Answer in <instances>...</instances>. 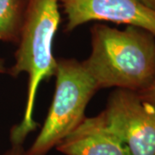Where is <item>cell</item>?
<instances>
[{"label":"cell","mask_w":155,"mask_h":155,"mask_svg":"<svg viewBox=\"0 0 155 155\" xmlns=\"http://www.w3.org/2000/svg\"><path fill=\"white\" fill-rule=\"evenodd\" d=\"M91 52L82 61L98 90L141 91L155 78V36L143 28L123 30L104 24L91 29Z\"/></svg>","instance_id":"obj_1"},{"label":"cell","mask_w":155,"mask_h":155,"mask_svg":"<svg viewBox=\"0 0 155 155\" xmlns=\"http://www.w3.org/2000/svg\"><path fill=\"white\" fill-rule=\"evenodd\" d=\"M27 0H0V41L17 44Z\"/></svg>","instance_id":"obj_7"},{"label":"cell","mask_w":155,"mask_h":155,"mask_svg":"<svg viewBox=\"0 0 155 155\" xmlns=\"http://www.w3.org/2000/svg\"><path fill=\"white\" fill-rule=\"evenodd\" d=\"M67 15L66 31L104 21L143 28L155 36V11L139 0H59Z\"/></svg>","instance_id":"obj_5"},{"label":"cell","mask_w":155,"mask_h":155,"mask_svg":"<svg viewBox=\"0 0 155 155\" xmlns=\"http://www.w3.org/2000/svg\"><path fill=\"white\" fill-rule=\"evenodd\" d=\"M23 144H11V148L5 151L2 155H28L27 150L24 149Z\"/></svg>","instance_id":"obj_9"},{"label":"cell","mask_w":155,"mask_h":155,"mask_svg":"<svg viewBox=\"0 0 155 155\" xmlns=\"http://www.w3.org/2000/svg\"><path fill=\"white\" fill-rule=\"evenodd\" d=\"M131 155H155V109L138 91L116 89L101 112Z\"/></svg>","instance_id":"obj_4"},{"label":"cell","mask_w":155,"mask_h":155,"mask_svg":"<svg viewBox=\"0 0 155 155\" xmlns=\"http://www.w3.org/2000/svg\"><path fill=\"white\" fill-rule=\"evenodd\" d=\"M61 22L59 0H27L15 63L7 70L12 77L28 74L27 98L21 122L10 133L11 144H23L28 134L38 124L34 109L41 83L54 76L56 60L53 42Z\"/></svg>","instance_id":"obj_2"},{"label":"cell","mask_w":155,"mask_h":155,"mask_svg":"<svg viewBox=\"0 0 155 155\" xmlns=\"http://www.w3.org/2000/svg\"><path fill=\"white\" fill-rule=\"evenodd\" d=\"M7 72V69L5 64V60L0 58V73H5Z\"/></svg>","instance_id":"obj_11"},{"label":"cell","mask_w":155,"mask_h":155,"mask_svg":"<svg viewBox=\"0 0 155 155\" xmlns=\"http://www.w3.org/2000/svg\"><path fill=\"white\" fill-rule=\"evenodd\" d=\"M55 90L44 124L28 155H47L84 120L87 104L98 88L83 62L56 61Z\"/></svg>","instance_id":"obj_3"},{"label":"cell","mask_w":155,"mask_h":155,"mask_svg":"<svg viewBox=\"0 0 155 155\" xmlns=\"http://www.w3.org/2000/svg\"><path fill=\"white\" fill-rule=\"evenodd\" d=\"M139 1L141 2L146 6L149 7L150 9L155 11V0H139Z\"/></svg>","instance_id":"obj_10"},{"label":"cell","mask_w":155,"mask_h":155,"mask_svg":"<svg viewBox=\"0 0 155 155\" xmlns=\"http://www.w3.org/2000/svg\"><path fill=\"white\" fill-rule=\"evenodd\" d=\"M140 95L155 109V78L147 88L138 91Z\"/></svg>","instance_id":"obj_8"},{"label":"cell","mask_w":155,"mask_h":155,"mask_svg":"<svg viewBox=\"0 0 155 155\" xmlns=\"http://www.w3.org/2000/svg\"><path fill=\"white\" fill-rule=\"evenodd\" d=\"M55 148L65 155H131L121 139L107 126L101 113L84 117Z\"/></svg>","instance_id":"obj_6"}]
</instances>
